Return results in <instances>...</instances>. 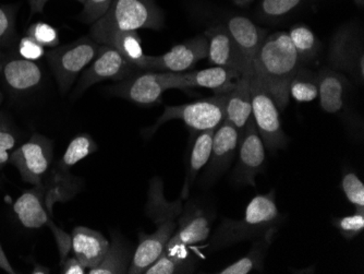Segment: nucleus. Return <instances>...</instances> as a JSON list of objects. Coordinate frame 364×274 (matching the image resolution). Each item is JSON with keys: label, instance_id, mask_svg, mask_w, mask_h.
Returning <instances> with one entry per match:
<instances>
[{"label": "nucleus", "instance_id": "nucleus-32", "mask_svg": "<svg viewBox=\"0 0 364 274\" xmlns=\"http://www.w3.org/2000/svg\"><path fill=\"white\" fill-rule=\"evenodd\" d=\"M304 0H262L259 14L269 21H278L299 7Z\"/></svg>", "mask_w": 364, "mask_h": 274}, {"label": "nucleus", "instance_id": "nucleus-28", "mask_svg": "<svg viewBox=\"0 0 364 274\" xmlns=\"http://www.w3.org/2000/svg\"><path fill=\"white\" fill-rule=\"evenodd\" d=\"M289 96L299 103H308L318 99V73L301 65L290 80Z\"/></svg>", "mask_w": 364, "mask_h": 274}, {"label": "nucleus", "instance_id": "nucleus-44", "mask_svg": "<svg viewBox=\"0 0 364 274\" xmlns=\"http://www.w3.org/2000/svg\"><path fill=\"white\" fill-rule=\"evenodd\" d=\"M32 273H36V274L49 273V269H47V268L43 267V265H38V263H36V267H34V269L32 270Z\"/></svg>", "mask_w": 364, "mask_h": 274}, {"label": "nucleus", "instance_id": "nucleus-2", "mask_svg": "<svg viewBox=\"0 0 364 274\" xmlns=\"http://www.w3.org/2000/svg\"><path fill=\"white\" fill-rule=\"evenodd\" d=\"M301 65L288 32L267 36L253 60V75L271 94L279 110L289 103L290 80Z\"/></svg>", "mask_w": 364, "mask_h": 274}, {"label": "nucleus", "instance_id": "nucleus-3", "mask_svg": "<svg viewBox=\"0 0 364 274\" xmlns=\"http://www.w3.org/2000/svg\"><path fill=\"white\" fill-rule=\"evenodd\" d=\"M280 221V212L276 204L275 191L253 198L247 209L245 216L238 220L225 218L210 239V247L214 251L226 248L241 241H251L274 230Z\"/></svg>", "mask_w": 364, "mask_h": 274}, {"label": "nucleus", "instance_id": "nucleus-14", "mask_svg": "<svg viewBox=\"0 0 364 274\" xmlns=\"http://www.w3.org/2000/svg\"><path fill=\"white\" fill-rule=\"evenodd\" d=\"M240 73L223 67L212 66L203 70L188 71L182 73H164V85L166 90H187L204 88L214 94L230 91L240 77Z\"/></svg>", "mask_w": 364, "mask_h": 274}, {"label": "nucleus", "instance_id": "nucleus-41", "mask_svg": "<svg viewBox=\"0 0 364 274\" xmlns=\"http://www.w3.org/2000/svg\"><path fill=\"white\" fill-rule=\"evenodd\" d=\"M49 0H28L30 4L31 16L36 14H42L45 6L48 3ZM79 3L85 4V0H77Z\"/></svg>", "mask_w": 364, "mask_h": 274}, {"label": "nucleus", "instance_id": "nucleus-40", "mask_svg": "<svg viewBox=\"0 0 364 274\" xmlns=\"http://www.w3.org/2000/svg\"><path fill=\"white\" fill-rule=\"evenodd\" d=\"M60 265L61 273L63 274H85L87 271V268L75 255L65 258V260L61 261Z\"/></svg>", "mask_w": 364, "mask_h": 274}, {"label": "nucleus", "instance_id": "nucleus-8", "mask_svg": "<svg viewBox=\"0 0 364 274\" xmlns=\"http://www.w3.org/2000/svg\"><path fill=\"white\" fill-rule=\"evenodd\" d=\"M251 102L252 118L264 147L273 153L285 149L289 139L284 132L279 108L261 81L253 75L251 77Z\"/></svg>", "mask_w": 364, "mask_h": 274}, {"label": "nucleus", "instance_id": "nucleus-10", "mask_svg": "<svg viewBox=\"0 0 364 274\" xmlns=\"http://www.w3.org/2000/svg\"><path fill=\"white\" fill-rule=\"evenodd\" d=\"M331 68L347 73L355 81H364V51L362 36L357 26L347 24L341 26L329 47Z\"/></svg>", "mask_w": 364, "mask_h": 274}, {"label": "nucleus", "instance_id": "nucleus-34", "mask_svg": "<svg viewBox=\"0 0 364 274\" xmlns=\"http://www.w3.org/2000/svg\"><path fill=\"white\" fill-rule=\"evenodd\" d=\"M341 189L355 210L364 211V185L357 174L346 173L341 179Z\"/></svg>", "mask_w": 364, "mask_h": 274}, {"label": "nucleus", "instance_id": "nucleus-4", "mask_svg": "<svg viewBox=\"0 0 364 274\" xmlns=\"http://www.w3.org/2000/svg\"><path fill=\"white\" fill-rule=\"evenodd\" d=\"M164 23L165 16L155 0H112L108 11L92 24L90 36L97 44L108 45L119 32L161 30Z\"/></svg>", "mask_w": 364, "mask_h": 274}, {"label": "nucleus", "instance_id": "nucleus-18", "mask_svg": "<svg viewBox=\"0 0 364 274\" xmlns=\"http://www.w3.org/2000/svg\"><path fill=\"white\" fill-rule=\"evenodd\" d=\"M210 216L201 209L188 204L178 218L177 230L169 241L166 251L203 243L210 237Z\"/></svg>", "mask_w": 364, "mask_h": 274}, {"label": "nucleus", "instance_id": "nucleus-38", "mask_svg": "<svg viewBox=\"0 0 364 274\" xmlns=\"http://www.w3.org/2000/svg\"><path fill=\"white\" fill-rule=\"evenodd\" d=\"M112 3V0H85L80 19L85 23H95L108 11Z\"/></svg>", "mask_w": 364, "mask_h": 274}, {"label": "nucleus", "instance_id": "nucleus-35", "mask_svg": "<svg viewBox=\"0 0 364 274\" xmlns=\"http://www.w3.org/2000/svg\"><path fill=\"white\" fill-rule=\"evenodd\" d=\"M333 224L343 238L353 241L364 230V211H358L350 216H341L333 220Z\"/></svg>", "mask_w": 364, "mask_h": 274}, {"label": "nucleus", "instance_id": "nucleus-47", "mask_svg": "<svg viewBox=\"0 0 364 274\" xmlns=\"http://www.w3.org/2000/svg\"><path fill=\"white\" fill-rule=\"evenodd\" d=\"M3 102V93H1V91H0V103Z\"/></svg>", "mask_w": 364, "mask_h": 274}, {"label": "nucleus", "instance_id": "nucleus-17", "mask_svg": "<svg viewBox=\"0 0 364 274\" xmlns=\"http://www.w3.org/2000/svg\"><path fill=\"white\" fill-rule=\"evenodd\" d=\"M204 36L208 38V59L210 66L231 69L240 75H253L225 24L210 26Z\"/></svg>", "mask_w": 364, "mask_h": 274}, {"label": "nucleus", "instance_id": "nucleus-27", "mask_svg": "<svg viewBox=\"0 0 364 274\" xmlns=\"http://www.w3.org/2000/svg\"><path fill=\"white\" fill-rule=\"evenodd\" d=\"M288 36L302 65L310 63L318 56L322 44L308 26L296 24L290 28Z\"/></svg>", "mask_w": 364, "mask_h": 274}, {"label": "nucleus", "instance_id": "nucleus-7", "mask_svg": "<svg viewBox=\"0 0 364 274\" xmlns=\"http://www.w3.org/2000/svg\"><path fill=\"white\" fill-rule=\"evenodd\" d=\"M100 44L91 36H83L69 44L54 47L46 53L47 61L56 78L61 93H67L80 73L95 58Z\"/></svg>", "mask_w": 364, "mask_h": 274}, {"label": "nucleus", "instance_id": "nucleus-37", "mask_svg": "<svg viewBox=\"0 0 364 274\" xmlns=\"http://www.w3.org/2000/svg\"><path fill=\"white\" fill-rule=\"evenodd\" d=\"M16 40L14 10L0 6V46H11Z\"/></svg>", "mask_w": 364, "mask_h": 274}, {"label": "nucleus", "instance_id": "nucleus-26", "mask_svg": "<svg viewBox=\"0 0 364 274\" xmlns=\"http://www.w3.org/2000/svg\"><path fill=\"white\" fill-rule=\"evenodd\" d=\"M131 249L124 238L112 235V241L103 260L96 267L87 270L89 274H124L130 267Z\"/></svg>", "mask_w": 364, "mask_h": 274}, {"label": "nucleus", "instance_id": "nucleus-45", "mask_svg": "<svg viewBox=\"0 0 364 274\" xmlns=\"http://www.w3.org/2000/svg\"><path fill=\"white\" fill-rule=\"evenodd\" d=\"M353 1H355V4L358 6V7L363 8L364 0H353Z\"/></svg>", "mask_w": 364, "mask_h": 274}, {"label": "nucleus", "instance_id": "nucleus-21", "mask_svg": "<svg viewBox=\"0 0 364 274\" xmlns=\"http://www.w3.org/2000/svg\"><path fill=\"white\" fill-rule=\"evenodd\" d=\"M0 73L6 85L14 93L32 91L43 81V71L40 65L20 56L3 58Z\"/></svg>", "mask_w": 364, "mask_h": 274}, {"label": "nucleus", "instance_id": "nucleus-31", "mask_svg": "<svg viewBox=\"0 0 364 274\" xmlns=\"http://www.w3.org/2000/svg\"><path fill=\"white\" fill-rule=\"evenodd\" d=\"M194 265L196 263L192 259L181 257L177 251H165L145 274L191 273Z\"/></svg>", "mask_w": 364, "mask_h": 274}, {"label": "nucleus", "instance_id": "nucleus-36", "mask_svg": "<svg viewBox=\"0 0 364 274\" xmlns=\"http://www.w3.org/2000/svg\"><path fill=\"white\" fill-rule=\"evenodd\" d=\"M26 36L36 41L43 47L54 48L59 45L58 32L54 26L44 22H38L28 28Z\"/></svg>", "mask_w": 364, "mask_h": 274}, {"label": "nucleus", "instance_id": "nucleus-15", "mask_svg": "<svg viewBox=\"0 0 364 274\" xmlns=\"http://www.w3.org/2000/svg\"><path fill=\"white\" fill-rule=\"evenodd\" d=\"M164 73L140 70L109 87L112 95L140 106H153L161 102L164 92Z\"/></svg>", "mask_w": 364, "mask_h": 274}, {"label": "nucleus", "instance_id": "nucleus-42", "mask_svg": "<svg viewBox=\"0 0 364 274\" xmlns=\"http://www.w3.org/2000/svg\"><path fill=\"white\" fill-rule=\"evenodd\" d=\"M0 269L5 270L8 273H16L14 268L10 265L9 260L6 257L5 251H4L3 246L0 244Z\"/></svg>", "mask_w": 364, "mask_h": 274}, {"label": "nucleus", "instance_id": "nucleus-16", "mask_svg": "<svg viewBox=\"0 0 364 274\" xmlns=\"http://www.w3.org/2000/svg\"><path fill=\"white\" fill-rule=\"evenodd\" d=\"M239 139L240 134L228 120H223L215 129L210 159L203 174L204 185H212L229 169L237 157Z\"/></svg>", "mask_w": 364, "mask_h": 274}, {"label": "nucleus", "instance_id": "nucleus-23", "mask_svg": "<svg viewBox=\"0 0 364 274\" xmlns=\"http://www.w3.org/2000/svg\"><path fill=\"white\" fill-rule=\"evenodd\" d=\"M110 243L97 231L85 226H77L71 234V249L73 255L87 270L96 267L103 260Z\"/></svg>", "mask_w": 364, "mask_h": 274}, {"label": "nucleus", "instance_id": "nucleus-30", "mask_svg": "<svg viewBox=\"0 0 364 274\" xmlns=\"http://www.w3.org/2000/svg\"><path fill=\"white\" fill-rule=\"evenodd\" d=\"M97 148V144L90 135H80L69 143V146L65 149V154L57 167L63 173H67L80 161L95 153Z\"/></svg>", "mask_w": 364, "mask_h": 274}, {"label": "nucleus", "instance_id": "nucleus-12", "mask_svg": "<svg viewBox=\"0 0 364 274\" xmlns=\"http://www.w3.org/2000/svg\"><path fill=\"white\" fill-rule=\"evenodd\" d=\"M208 57V38L203 34L180 43L159 56H147L142 70L182 73L191 71L196 63Z\"/></svg>", "mask_w": 364, "mask_h": 274}, {"label": "nucleus", "instance_id": "nucleus-25", "mask_svg": "<svg viewBox=\"0 0 364 274\" xmlns=\"http://www.w3.org/2000/svg\"><path fill=\"white\" fill-rule=\"evenodd\" d=\"M276 228L255 239L250 251L236 263L218 272L220 274H247L252 271H264V261L271 247Z\"/></svg>", "mask_w": 364, "mask_h": 274}, {"label": "nucleus", "instance_id": "nucleus-5", "mask_svg": "<svg viewBox=\"0 0 364 274\" xmlns=\"http://www.w3.org/2000/svg\"><path fill=\"white\" fill-rule=\"evenodd\" d=\"M58 172L54 177L24 191L14 202V214L24 228L36 230L54 222L52 218L55 204L67 201L75 195L73 184L63 181V172Z\"/></svg>", "mask_w": 364, "mask_h": 274}, {"label": "nucleus", "instance_id": "nucleus-11", "mask_svg": "<svg viewBox=\"0 0 364 274\" xmlns=\"http://www.w3.org/2000/svg\"><path fill=\"white\" fill-rule=\"evenodd\" d=\"M138 71L140 70L122 57L116 48L109 45L100 44L95 58L82 73L75 96L80 95L97 83L105 81L119 83Z\"/></svg>", "mask_w": 364, "mask_h": 274}, {"label": "nucleus", "instance_id": "nucleus-13", "mask_svg": "<svg viewBox=\"0 0 364 274\" xmlns=\"http://www.w3.org/2000/svg\"><path fill=\"white\" fill-rule=\"evenodd\" d=\"M265 167V147L257 132L252 116L247 120L237 151V165L232 179L243 186H257V176Z\"/></svg>", "mask_w": 364, "mask_h": 274}, {"label": "nucleus", "instance_id": "nucleus-43", "mask_svg": "<svg viewBox=\"0 0 364 274\" xmlns=\"http://www.w3.org/2000/svg\"><path fill=\"white\" fill-rule=\"evenodd\" d=\"M237 7L239 8H247L255 1V0H231Z\"/></svg>", "mask_w": 364, "mask_h": 274}, {"label": "nucleus", "instance_id": "nucleus-9", "mask_svg": "<svg viewBox=\"0 0 364 274\" xmlns=\"http://www.w3.org/2000/svg\"><path fill=\"white\" fill-rule=\"evenodd\" d=\"M54 159L52 140L41 134H33L28 142L10 155L9 163L19 171L26 183L36 186L47 179Z\"/></svg>", "mask_w": 364, "mask_h": 274}, {"label": "nucleus", "instance_id": "nucleus-6", "mask_svg": "<svg viewBox=\"0 0 364 274\" xmlns=\"http://www.w3.org/2000/svg\"><path fill=\"white\" fill-rule=\"evenodd\" d=\"M179 120L193 132L218 128L225 120V93L214 94L210 98L181 105H167L154 125L145 130L152 137L159 127L171 120Z\"/></svg>", "mask_w": 364, "mask_h": 274}, {"label": "nucleus", "instance_id": "nucleus-19", "mask_svg": "<svg viewBox=\"0 0 364 274\" xmlns=\"http://www.w3.org/2000/svg\"><path fill=\"white\" fill-rule=\"evenodd\" d=\"M320 106L327 114L338 115L347 107L350 83L343 73L324 67L318 73Z\"/></svg>", "mask_w": 364, "mask_h": 274}, {"label": "nucleus", "instance_id": "nucleus-33", "mask_svg": "<svg viewBox=\"0 0 364 274\" xmlns=\"http://www.w3.org/2000/svg\"><path fill=\"white\" fill-rule=\"evenodd\" d=\"M18 135L9 120L0 114V172L9 163L10 155L18 146Z\"/></svg>", "mask_w": 364, "mask_h": 274}, {"label": "nucleus", "instance_id": "nucleus-24", "mask_svg": "<svg viewBox=\"0 0 364 274\" xmlns=\"http://www.w3.org/2000/svg\"><path fill=\"white\" fill-rule=\"evenodd\" d=\"M215 129H210V130H205V132H194L196 137L194 139L193 144H192L191 150H190L187 169H186L185 183H183V187H182L181 195H180L182 200L186 199L189 196L190 190H191L198 173L208 164Z\"/></svg>", "mask_w": 364, "mask_h": 274}, {"label": "nucleus", "instance_id": "nucleus-1", "mask_svg": "<svg viewBox=\"0 0 364 274\" xmlns=\"http://www.w3.org/2000/svg\"><path fill=\"white\" fill-rule=\"evenodd\" d=\"M182 210L181 198L169 201L164 195L161 179L159 177L151 179L147 192L146 214L156 225V230L151 234H139V244L131 259L128 273L145 274L163 255L177 230L178 218Z\"/></svg>", "mask_w": 364, "mask_h": 274}, {"label": "nucleus", "instance_id": "nucleus-22", "mask_svg": "<svg viewBox=\"0 0 364 274\" xmlns=\"http://www.w3.org/2000/svg\"><path fill=\"white\" fill-rule=\"evenodd\" d=\"M251 77L241 75L230 91L225 93V120H228L239 134H242L247 120L252 116Z\"/></svg>", "mask_w": 364, "mask_h": 274}, {"label": "nucleus", "instance_id": "nucleus-20", "mask_svg": "<svg viewBox=\"0 0 364 274\" xmlns=\"http://www.w3.org/2000/svg\"><path fill=\"white\" fill-rule=\"evenodd\" d=\"M225 26L238 46L247 68L253 73V60L267 38V31L257 26L249 18L236 14L227 19Z\"/></svg>", "mask_w": 364, "mask_h": 274}, {"label": "nucleus", "instance_id": "nucleus-29", "mask_svg": "<svg viewBox=\"0 0 364 274\" xmlns=\"http://www.w3.org/2000/svg\"><path fill=\"white\" fill-rule=\"evenodd\" d=\"M108 45L116 48L122 57L136 66L139 70H142L146 55L143 52L142 41L136 31L114 34Z\"/></svg>", "mask_w": 364, "mask_h": 274}, {"label": "nucleus", "instance_id": "nucleus-46", "mask_svg": "<svg viewBox=\"0 0 364 274\" xmlns=\"http://www.w3.org/2000/svg\"><path fill=\"white\" fill-rule=\"evenodd\" d=\"M3 54H1V52H0V67H1V63H3Z\"/></svg>", "mask_w": 364, "mask_h": 274}, {"label": "nucleus", "instance_id": "nucleus-39", "mask_svg": "<svg viewBox=\"0 0 364 274\" xmlns=\"http://www.w3.org/2000/svg\"><path fill=\"white\" fill-rule=\"evenodd\" d=\"M18 53H19L20 57L31 61L38 60L44 55H46L44 47L28 36H24L20 41L19 45H18Z\"/></svg>", "mask_w": 364, "mask_h": 274}]
</instances>
